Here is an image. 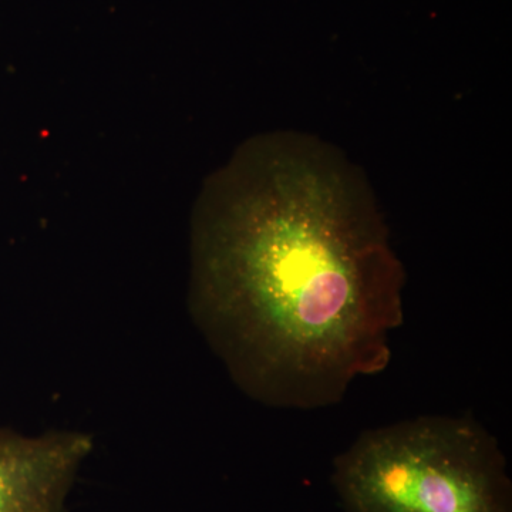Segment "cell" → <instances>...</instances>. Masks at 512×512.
Masks as SVG:
<instances>
[{
  "label": "cell",
  "instance_id": "2",
  "mask_svg": "<svg viewBox=\"0 0 512 512\" xmlns=\"http://www.w3.org/2000/svg\"><path fill=\"white\" fill-rule=\"evenodd\" d=\"M330 481L345 512H512L507 458L471 417L363 431L333 460Z\"/></svg>",
  "mask_w": 512,
  "mask_h": 512
},
{
  "label": "cell",
  "instance_id": "3",
  "mask_svg": "<svg viewBox=\"0 0 512 512\" xmlns=\"http://www.w3.org/2000/svg\"><path fill=\"white\" fill-rule=\"evenodd\" d=\"M92 448V437L79 431L28 437L0 427V512H66Z\"/></svg>",
  "mask_w": 512,
  "mask_h": 512
},
{
  "label": "cell",
  "instance_id": "1",
  "mask_svg": "<svg viewBox=\"0 0 512 512\" xmlns=\"http://www.w3.org/2000/svg\"><path fill=\"white\" fill-rule=\"evenodd\" d=\"M192 316L252 399L318 410L383 373L406 271L365 175L311 134L249 138L205 181Z\"/></svg>",
  "mask_w": 512,
  "mask_h": 512
}]
</instances>
